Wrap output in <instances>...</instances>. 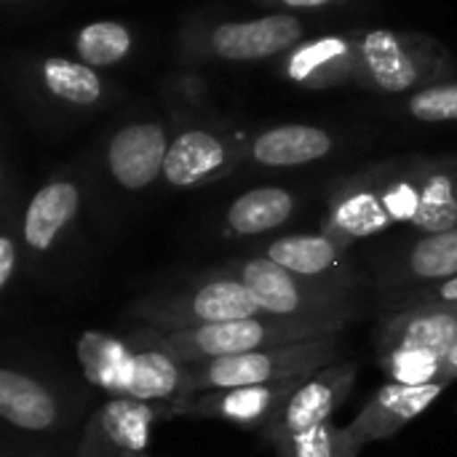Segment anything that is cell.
Wrapping results in <instances>:
<instances>
[{"label": "cell", "mask_w": 457, "mask_h": 457, "mask_svg": "<svg viewBox=\"0 0 457 457\" xmlns=\"http://www.w3.org/2000/svg\"><path fill=\"white\" fill-rule=\"evenodd\" d=\"M214 270L241 281L265 316H351V284L345 278H303L262 254L230 260Z\"/></svg>", "instance_id": "4"}, {"label": "cell", "mask_w": 457, "mask_h": 457, "mask_svg": "<svg viewBox=\"0 0 457 457\" xmlns=\"http://www.w3.org/2000/svg\"><path fill=\"white\" fill-rule=\"evenodd\" d=\"M278 75L308 91L356 86V35H319L281 56Z\"/></svg>", "instance_id": "12"}, {"label": "cell", "mask_w": 457, "mask_h": 457, "mask_svg": "<svg viewBox=\"0 0 457 457\" xmlns=\"http://www.w3.org/2000/svg\"><path fill=\"white\" fill-rule=\"evenodd\" d=\"M5 5H13V3H24V0H3Z\"/></svg>", "instance_id": "34"}, {"label": "cell", "mask_w": 457, "mask_h": 457, "mask_svg": "<svg viewBox=\"0 0 457 457\" xmlns=\"http://www.w3.org/2000/svg\"><path fill=\"white\" fill-rule=\"evenodd\" d=\"M420 209L410 228L423 233H445L457 228V155L418 158Z\"/></svg>", "instance_id": "23"}, {"label": "cell", "mask_w": 457, "mask_h": 457, "mask_svg": "<svg viewBox=\"0 0 457 457\" xmlns=\"http://www.w3.org/2000/svg\"><path fill=\"white\" fill-rule=\"evenodd\" d=\"M270 8H292V11H311V8H327L337 0H257Z\"/></svg>", "instance_id": "32"}, {"label": "cell", "mask_w": 457, "mask_h": 457, "mask_svg": "<svg viewBox=\"0 0 457 457\" xmlns=\"http://www.w3.org/2000/svg\"><path fill=\"white\" fill-rule=\"evenodd\" d=\"M137 37L134 29L126 21L118 19H96L78 29L72 48L80 62L96 70H107L115 64H123L134 54Z\"/></svg>", "instance_id": "26"}, {"label": "cell", "mask_w": 457, "mask_h": 457, "mask_svg": "<svg viewBox=\"0 0 457 457\" xmlns=\"http://www.w3.org/2000/svg\"><path fill=\"white\" fill-rule=\"evenodd\" d=\"M75 353L88 383L110 394V399H126L134 367L131 337H115L99 329H88L80 335Z\"/></svg>", "instance_id": "21"}, {"label": "cell", "mask_w": 457, "mask_h": 457, "mask_svg": "<svg viewBox=\"0 0 457 457\" xmlns=\"http://www.w3.org/2000/svg\"><path fill=\"white\" fill-rule=\"evenodd\" d=\"M80 204V185L70 174H56L43 182L29 198L19 225V241L24 244V249L32 257L51 254L67 236V230L75 225Z\"/></svg>", "instance_id": "16"}, {"label": "cell", "mask_w": 457, "mask_h": 457, "mask_svg": "<svg viewBox=\"0 0 457 457\" xmlns=\"http://www.w3.org/2000/svg\"><path fill=\"white\" fill-rule=\"evenodd\" d=\"M297 212V198L292 190L278 185H265L238 195L225 212L228 236L254 238L284 228Z\"/></svg>", "instance_id": "24"}, {"label": "cell", "mask_w": 457, "mask_h": 457, "mask_svg": "<svg viewBox=\"0 0 457 457\" xmlns=\"http://www.w3.org/2000/svg\"><path fill=\"white\" fill-rule=\"evenodd\" d=\"M174 415H182V407L107 399L88 420L72 457H147L158 420Z\"/></svg>", "instance_id": "8"}, {"label": "cell", "mask_w": 457, "mask_h": 457, "mask_svg": "<svg viewBox=\"0 0 457 457\" xmlns=\"http://www.w3.org/2000/svg\"><path fill=\"white\" fill-rule=\"evenodd\" d=\"M404 305H457V276L442 281V284L418 289L412 297H407L396 308H404Z\"/></svg>", "instance_id": "31"}, {"label": "cell", "mask_w": 457, "mask_h": 457, "mask_svg": "<svg viewBox=\"0 0 457 457\" xmlns=\"http://www.w3.org/2000/svg\"><path fill=\"white\" fill-rule=\"evenodd\" d=\"M337 147L332 131L311 123H281L254 134L246 145V161L262 169H295L327 158Z\"/></svg>", "instance_id": "19"}, {"label": "cell", "mask_w": 457, "mask_h": 457, "mask_svg": "<svg viewBox=\"0 0 457 457\" xmlns=\"http://www.w3.org/2000/svg\"><path fill=\"white\" fill-rule=\"evenodd\" d=\"M399 273L428 287L457 276V228L445 233H423L412 241L402 254Z\"/></svg>", "instance_id": "25"}, {"label": "cell", "mask_w": 457, "mask_h": 457, "mask_svg": "<svg viewBox=\"0 0 457 457\" xmlns=\"http://www.w3.org/2000/svg\"><path fill=\"white\" fill-rule=\"evenodd\" d=\"M171 139L169 126L161 120H134L115 129L104 145L107 174L129 193L147 190L163 177Z\"/></svg>", "instance_id": "11"}, {"label": "cell", "mask_w": 457, "mask_h": 457, "mask_svg": "<svg viewBox=\"0 0 457 457\" xmlns=\"http://www.w3.org/2000/svg\"><path fill=\"white\" fill-rule=\"evenodd\" d=\"M356 383V364H329L321 372L303 380L292 394L276 420L265 428L270 439L284 434H297L319 423L332 420L335 410L348 399Z\"/></svg>", "instance_id": "17"}, {"label": "cell", "mask_w": 457, "mask_h": 457, "mask_svg": "<svg viewBox=\"0 0 457 457\" xmlns=\"http://www.w3.org/2000/svg\"><path fill=\"white\" fill-rule=\"evenodd\" d=\"M134 343V367L126 399L147 404H177L185 415L187 378L190 364H185L155 329L142 327L131 335Z\"/></svg>", "instance_id": "13"}, {"label": "cell", "mask_w": 457, "mask_h": 457, "mask_svg": "<svg viewBox=\"0 0 457 457\" xmlns=\"http://www.w3.org/2000/svg\"><path fill=\"white\" fill-rule=\"evenodd\" d=\"M340 356L337 337H321L308 343H292L265 351H249L238 356H222L201 364H190L187 378V399L206 391L244 388L278 383L292 378H311L324 367L335 364Z\"/></svg>", "instance_id": "5"}, {"label": "cell", "mask_w": 457, "mask_h": 457, "mask_svg": "<svg viewBox=\"0 0 457 457\" xmlns=\"http://www.w3.org/2000/svg\"><path fill=\"white\" fill-rule=\"evenodd\" d=\"M305 378L262 383V386H244V388H225V391H206L185 399V415L190 418H209L225 420L236 426H270L292 394L303 386Z\"/></svg>", "instance_id": "14"}, {"label": "cell", "mask_w": 457, "mask_h": 457, "mask_svg": "<svg viewBox=\"0 0 457 457\" xmlns=\"http://www.w3.org/2000/svg\"><path fill=\"white\" fill-rule=\"evenodd\" d=\"M270 442L276 445L278 457H356L361 453L348 442L345 428H337L332 420L297 434L276 436Z\"/></svg>", "instance_id": "27"}, {"label": "cell", "mask_w": 457, "mask_h": 457, "mask_svg": "<svg viewBox=\"0 0 457 457\" xmlns=\"http://www.w3.org/2000/svg\"><path fill=\"white\" fill-rule=\"evenodd\" d=\"M262 308L249 295V289L225 276V273H206L187 289L163 292L155 297H145L129 308V316L145 321V327L158 332H177V329H195L236 319L260 316Z\"/></svg>", "instance_id": "6"}, {"label": "cell", "mask_w": 457, "mask_h": 457, "mask_svg": "<svg viewBox=\"0 0 457 457\" xmlns=\"http://www.w3.org/2000/svg\"><path fill=\"white\" fill-rule=\"evenodd\" d=\"M457 343V305H404L396 308L378 332V351L420 348L439 356Z\"/></svg>", "instance_id": "18"}, {"label": "cell", "mask_w": 457, "mask_h": 457, "mask_svg": "<svg viewBox=\"0 0 457 457\" xmlns=\"http://www.w3.org/2000/svg\"><path fill=\"white\" fill-rule=\"evenodd\" d=\"M356 86L378 94H412L450 80L453 51L428 32L356 29Z\"/></svg>", "instance_id": "1"}, {"label": "cell", "mask_w": 457, "mask_h": 457, "mask_svg": "<svg viewBox=\"0 0 457 457\" xmlns=\"http://www.w3.org/2000/svg\"><path fill=\"white\" fill-rule=\"evenodd\" d=\"M442 383H453L457 380V343L447 351V356H445V361H442V378H439Z\"/></svg>", "instance_id": "33"}, {"label": "cell", "mask_w": 457, "mask_h": 457, "mask_svg": "<svg viewBox=\"0 0 457 457\" xmlns=\"http://www.w3.org/2000/svg\"><path fill=\"white\" fill-rule=\"evenodd\" d=\"M262 257L303 278H345L348 270V246L324 230L273 238L265 244Z\"/></svg>", "instance_id": "20"}, {"label": "cell", "mask_w": 457, "mask_h": 457, "mask_svg": "<svg viewBox=\"0 0 457 457\" xmlns=\"http://www.w3.org/2000/svg\"><path fill=\"white\" fill-rule=\"evenodd\" d=\"M249 139L222 126H187L174 134L161 182L174 190H193L230 177L246 161Z\"/></svg>", "instance_id": "7"}, {"label": "cell", "mask_w": 457, "mask_h": 457, "mask_svg": "<svg viewBox=\"0 0 457 457\" xmlns=\"http://www.w3.org/2000/svg\"><path fill=\"white\" fill-rule=\"evenodd\" d=\"M445 383H428V386H402V383H386L367 404L364 410L345 426L348 442L361 450L370 442H383L399 434L407 423L420 418L442 394Z\"/></svg>", "instance_id": "15"}, {"label": "cell", "mask_w": 457, "mask_h": 457, "mask_svg": "<svg viewBox=\"0 0 457 457\" xmlns=\"http://www.w3.org/2000/svg\"><path fill=\"white\" fill-rule=\"evenodd\" d=\"M305 40L295 13H268L244 21H190L179 35L185 64H244L278 59Z\"/></svg>", "instance_id": "3"}, {"label": "cell", "mask_w": 457, "mask_h": 457, "mask_svg": "<svg viewBox=\"0 0 457 457\" xmlns=\"http://www.w3.org/2000/svg\"><path fill=\"white\" fill-rule=\"evenodd\" d=\"M19 260H21V246L16 241L11 220L5 217V225H3V233H0V292L3 295L11 289L13 276L19 273Z\"/></svg>", "instance_id": "30"}, {"label": "cell", "mask_w": 457, "mask_h": 457, "mask_svg": "<svg viewBox=\"0 0 457 457\" xmlns=\"http://www.w3.org/2000/svg\"><path fill=\"white\" fill-rule=\"evenodd\" d=\"M24 80L40 104H48L64 115H91L104 110L115 94L112 83L96 67L70 56L27 59Z\"/></svg>", "instance_id": "9"}, {"label": "cell", "mask_w": 457, "mask_h": 457, "mask_svg": "<svg viewBox=\"0 0 457 457\" xmlns=\"http://www.w3.org/2000/svg\"><path fill=\"white\" fill-rule=\"evenodd\" d=\"M348 324V316H324V319H295V316H249L195 329L158 332L161 340L185 361L201 364L222 356H238L249 351H265L292 343H308L321 337H337Z\"/></svg>", "instance_id": "2"}, {"label": "cell", "mask_w": 457, "mask_h": 457, "mask_svg": "<svg viewBox=\"0 0 457 457\" xmlns=\"http://www.w3.org/2000/svg\"><path fill=\"white\" fill-rule=\"evenodd\" d=\"M378 361L388 375V383H402V386L442 383L439 378H442L445 356L439 353L420 351V348H388V351H378Z\"/></svg>", "instance_id": "28"}, {"label": "cell", "mask_w": 457, "mask_h": 457, "mask_svg": "<svg viewBox=\"0 0 457 457\" xmlns=\"http://www.w3.org/2000/svg\"><path fill=\"white\" fill-rule=\"evenodd\" d=\"M404 112L420 123H455L457 120V80H442L420 91L407 94Z\"/></svg>", "instance_id": "29"}, {"label": "cell", "mask_w": 457, "mask_h": 457, "mask_svg": "<svg viewBox=\"0 0 457 457\" xmlns=\"http://www.w3.org/2000/svg\"><path fill=\"white\" fill-rule=\"evenodd\" d=\"M391 228L394 220L383 195V163L343 177L332 187L324 233L351 249L356 241L375 238Z\"/></svg>", "instance_id": "10"}, {"label": "cell", "mask_w": 457, "mask_h": 457, "mask_svg": "<svg viewBox=\"0 0 457 457\" xmlns=\"http://www.w3.org/2000/svg\"><path fill=\"white\" fill-rule=\"evenodd\" d=\"M0 415L8 426L29 434L51 431L59 423L56 396L35 378L19 370H0Z\"/></svg>", "instance_id": "22"}]
</instances>
